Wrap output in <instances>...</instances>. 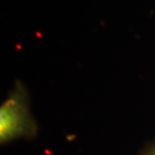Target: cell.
<instances>
[{
  "label": "cell",
  "instance_id": "6da1fadb",
  "mask_svg": "<svg viewBox=\"0 0 155 155\" xmlns=\"http://www.w3.org/2000/svg\"><path fill=\"white\" fill-rule=\"evenodd\" d=\"M37 124L29 110L28 92L18 82L0 107V143L35 137Z\"/></svg>",
  "mask_w": 155,
  "mask_h": 155
},
{
  "label": "cell",
  "instance_id": "7a4b0ae2",
  "mask_svg": "<svg viewBox=\"0 0 155 155\" xmlns=\"http://www.w3.org/2000/svg\"><path fill=\"white\" fill-rule=\"evenodd\" d=\"M140 155H155V143L150 146L149 147L145 150Z\"/></svg>",
  "mask_w": 155,
  "mask_h": 155
}]
</instances>
